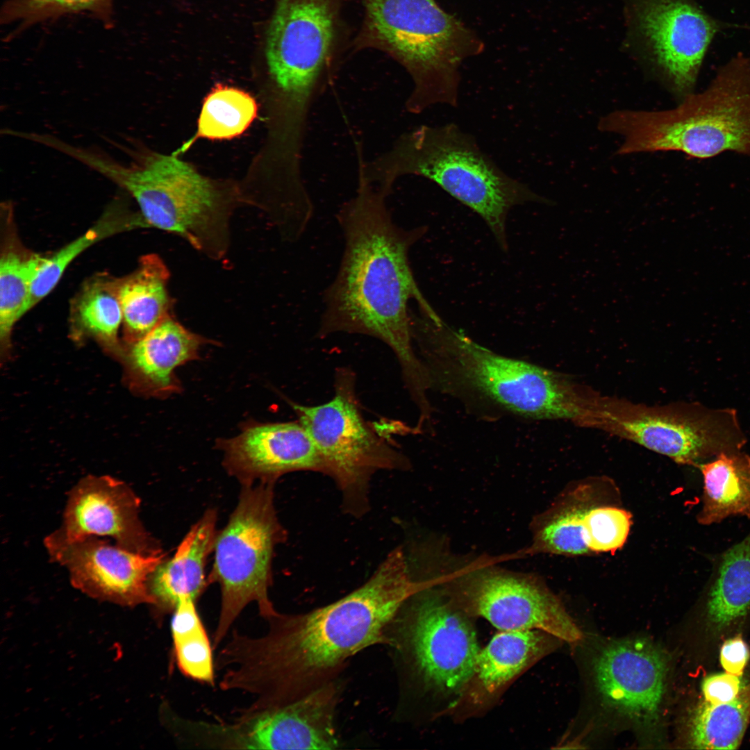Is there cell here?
I'll return each mask as SVG.
<instances>
[{"mask_svg": "<svg viewBox=\"0 0 750 750\" xmlns=\"http://www.w3.org/2000/svg\"><path fill=\"white\" fill-rule=\"evenodd\" d=\"M118 290L119 278L106 274L90 278L72 301L71 323L75 335L92 338L122 358L125 349L118 338L123 322Z\"/></svg>", "mask_w": 750, "mask_h": 750, "instance_id": "cell-28", "label": "cell"}, {"mask_svg": "<svg viewBox=\"0 0 750 750\" xmlns=\"http://www.w3.org/2000/svg\"><path fill=\"white\" fill-rule=\"evenodd\" d=\"M114 0H6L0 12V22L15 26L19 33L33 25L66 15L88 12L110 27Z\"/></svg>", "mask_w": 750, "mask_h": 750, "instance_id": "cell-32", "label": "cell"}, {"mask_svg": "<svg viewBox=\"0 0 750 750\" xmlns=\"http://www.w3.org/2000/svg\"><path fill=\"white\" fill-rule=\"evenodd\" d=\"M53 561L65 567L76 588L122 606L153 604L148 581L164 560L162 552L144 555L90 535L71 542L44 539Z\"/></svg>", "mask_w": 750, "mask_h": 750, "instance_id": "cell-15", "label": "cell"}, {"mask_svg": "<svg viewBox=\"0 0 750 750\" xmlns=\"http://www.w3.org/2000/svg\"><path fill=\"white\" fill-rule=\"evenodd\" d=\"M228 472L243 485L275 482L297 471L323 473L319 451L298 422H248L234 438L219 440Z\"/></svg>", "mask_w": 750, "mask_h": 750, "instance_id": "cell-18", "label": "cell"}, {"mask_svg": "<svg viewBox=\"0 0 750 750\" xmlns=\"http://www.w3.org/2000/svg\"><path fill=\"white\" fill-rule=\"evenodd\" d=\"M411 329L431 390L483 412L526 419L576 423L585 412L592 390L559 372L497 353L422 312Z\"/></svg>", "mask_w": 750, "mask_h": 750, "instance_id": "cell-3", "label": "cell"}, {"mask_svg": "<svg viewBox=\"0 0 750 750\" xmlns=\"http://www.w3.org/2000/svg\"><path fill=\"white\" fill-rule=\"evenodd\" d=\"M169 272L156 254L142 256L137 268L119 278L124 340L128 346L144 337L171 315Z\"/></svg>", "mask_w": 750, "mask_h": 750, "instance_id": "cell-23", "label": "cell"}, {"mask_svg": "<svg viewBox=\"0 0 750 750\" xmlns=\"http://www.w3.org/2000/svg\"><path fill=\"white\" fill-rule=\"evenodd\" d=\"M217 515L208 510L190 528L173 557L160 563L148 581L159 614L174 611L183 600L196 601L206 587L205 566L213 550Z\"/></svg>", "mask_w": 750, "mask_h": 750, "instance_id": "cell-22", "label": "cell"}, {"mask_svg": "<svg viewBox=\"0 0 750 750\" xmlns=\"http://www.w3.org/2000/svg\"><path fill=\"white\" fill-rule=\"evenodd\" d=\"M631 524V516L626 510L597 506L583 518V538L590 551H615L625 543Z\"/></svg>", "mask_w": 750, "mask_h": 750, "instance_id": "cell-33", "label": "cell"}, {"mask_svg": "<svg viewBox=\"0 0 750 750\" xmlns=\"http://www.w3.org/2000/svg\"><path fill=\"white\" fill-rule=\"evenodd\" d=\"M140 503L124 482L108 476H88L71 490L60 528L45 539L71 542L90 535L109 536L128 551L161 553L139 518Z\"/></svg>", "mask_w": 750, "mask_h": 750, "instance_id": "cell-16", "label": "cell"}, {"mask_svg": "<svg viewBox=\"0 0 750 750\" xmlns=\"http://www.w3.org/2000/svg\"><path fill=\"white\" fill-rule=\"evenodd\" d=\"M357 166L374 184L391 194L398 178L417 176L437 184L478 215L501 249L508 244L509 212L528 203H549L527 184L505 173L479 147L475 138L454 123L420 125L401 134L372 160L356 147Z\"/></svg>", "mask_w": 750, "mask_h": 750, "instance_id": "cell-4", "label": "cell"}, {"mask_svg": "<svg viewBox=\"0 0 750 750\" xmlns=\"http://www.w3.org/2000/svg\"><path fill=\"white\" fill-rule=\"evenodd\" d=\"M44 256L17 242L4 246L0 258V340L1 353L8 352L15 323L27 312L32 282Z\"/></svg>", "mask_w": 750, "mask_h": 750, "instance_id": "cell-29", "label": "cell"}, {"mask_svg": "<svg viewBox=\"0 0 750 750\" xmlns=\"http://www.w3.org/2000/svg\"><path fill=\"white\" fill-rule=\"evenodd\" d=\"M389 196L357 168L355 193L336 215L344 236L343 254L323 296L317 333L362 334L382 341L399 363L410 399L419 402L428 397L431 382L415 349L409 301L433 308L417 285L408 255L426 228L398 226L387 206Z\"/></svg>", "mask_w": 750, "mask_h": 750, "instance_id": "cell-2", "label": "cell"}, {"mask_svg": "<svg viewBox=\"0 0 750 750\" xmlns=\"http://www.w3.org/2000/svg\"><path fill=\"white\" fill-rule=\"evenodd\" d=\"M577 425L640 444L683 465L740 451L746 438L733 409L696 403L647 406L592 394Z\"/></svg>", "mask_w": 750, "mask_h": 750, "instance_id": "cell-11", "label": "cell"}, {"mask_svg": "<svg viewBox=\"0 0 750 750\" xmlns=\"http://www.w3.org/2000/svg\"><path fill=\"white\" fill-rule=\"evenodd\" d=\"M257 110L256 102L249 94L217 85L203 101L197 136L211 140L235 138L249 126Z\"/></svg>", "mask_w": 750, "mask_h": 750, "instance_id": "cell-31", "label": "cell"}, {"mask_svg": "<svg viewBox=\"0 0 750 750\" xmlns=\"http://www.w3.org/2000/svg\"><path fill=\"white\" fill-rule=\"evenodd\" d=\"M676 108L617 110L601 119V131L623 138L617 153L676 151L706 158L733 151L750 153V56L738 55L709 86Z\"/></svg>", "mask_w": 750, "mask_h": 750, "instance_id": "cell-6", "label": "cell"}, {"mask_svg": "<svg viewBox=\"0 0 750 750\" xmlns=\"http://www.w3.org/2000/svg\"><path fill=\"white\" fill-rule=\"evenodd\" d=\"M423 577L425 586L406 604L399 637L428 688L457 694L469 679L481 650L472 617Z\"/></svg>", "mask_w": 750, "mask_h": 750, "instance_id": "cell-13", "label": "cell"}, {"mask_svg": "<svg viewBox=\"0 0 750 750\" xmlns=\"http://www.w3.org/2000/svg\"><path fill=\"white\" fill-rule=\"evenodd\" d=\"M705 610L707 622L717 632L750 612V533L715 559Z\"/></svg>", "mask_w": 750, "mask_h": 750, "instance_id": "cell-25", "label": "cell"}, {"mask_svg": "<svg viewBox=\"0 0 750 750\" xmlns=\"http://www.w3.org/2000/svg\"><path fill=\"white\" fill-rule=\"evenodd\" d=\"M424 582L401 547L389 553L361 586L328 605L299 615L279 612L251 637L233 631L218 653L223 690L249 694L255 712L288 704L329 683L350 657L389 642L387 628Z\"/></svg>", "mask_w": 750, "mask_h": 750, "instance_id": "cell-1", "label": "cell"}, {"mask_svg": "<svg viewBox=\"0 0 750 750\" xmlns=\"http://www.w3.org/2000/svg\"><path fill=\"white\" fill-rule=\"evenodd\" d=\"M274 482L243 485L238 503L224 529L217 535L215 559L209 576L221 589V608L213 635L216 648L250 603L260 615L278 614L269 597L274 548L285 539L274 507Z\"/></svg>", "mask_w": 750, "mask_h": 750, "instance_id": "cell-10", "label": "cell"}, {"mask_svg": "<svg viewBox=\"0 0 750 750\" xmlns=\"http://www.w3.org/2000/svg\"><path fill=\"white\" fill-rule=\"evenodd\" d=\"M703 475L702 508L699 523L710 525L731 516L750 519V456L740 451L723 452L698 464Z\"/></svg>", "mask_w": 750, "mask_h": 750, "instance_id": "cell-26", "label": "cell"}, {"mask_svg": "<svg viewBox=\"0 0 750 750\" xmlns=\"http://www.w3.org/2000/svg\"><path fill=\"white\" fill-rule=\"evenodd\" d=\"M742 688L740 676L727 672L710 674L701 683L705 701L712 704L734 700Z\"/></svg>", "mask_w": 750, "mask_h": 750, "instance_id": "cell-35", "label": "cell"}, {"mask_svg": "<svg viewBox=\"0 0 750 750\" xmlns=\"http://www.w3.org/2000/svg\"><path fill=\"white\" fill-rule=\"evenodd\" d=\"M338 689L327 683L284 706L246 712L236 735L242 749H334Z\"/></svg>", "mask_w": 750, "mask_h": 750, "instance_id": "cell-19", "label": "cell"}, {"mask_svg": "<svg viewBox=\"0 0 750 750\" xmlns=\"http://www.w3.org/2000/svg\"><path fill=\"white\" fill-rule=\"evenodd\" d=\"M128 164L80 148L75 158L119 185L136 201L148 227L180 235L213 259L229 245L230 206L188 163L173 156L132 153Z\"/></svg>", "mask_w": 750, "mask_h": 750, "instance_id": "cell-7", "label": "cell"}, {"mask_svg": "<svg viewBox=\"0 0 750 750\" xmlns=\"http://www.w3.org/2000/svg\"><path fill=\"white\" fill-rule=\"evenodd\" d=\"M557 640L540 630L499 631L480 650L469 679L445 711L465 717L488 708L516 678L553 650Z\"/></svg>", "mask_w": 750, "mask_h": 750, "instance_id": "cell-20", "label": "cell"}, {"mask_svg": "<svg viewBox=\"0 0 750 750\" xmlns=\"http://www.w3.org/2000/svg\"><path fill=\"white\" fill-rule=\"evenodd\" d=\"M177 665L187 677L208 684L214 683L212 647L204 626L173 638Z\"/></svg>", "mask_w": 750, "mask_h": 750, "instance_id": "cell-34", "label": "cell"}, {"mask_svg": "<svg viewBox=\"0 0 750 750\" xmlns=\"http://www.w3.org/2000/svg\"><path fill=\"white\" fill-rule=\"evenodd\" d=\"M147 227L140 212L131 211L117 198L86 232L49 256H44L32 282L26 310L29 311L56 286L65 269L81 253L97 242L136 228Z\"/></svg>", "mask_w": 750, "mask_h": 750, "instance_id": "cell-27", "label": "cell"}, {"mask_svg": "<svg viewBox=\"0 0 750 750\" xmlns=\"http://www.w3.org/2000/svg\"><path fill=\"white\" fill-rule=\"evenodd\" d=\"M512 558L516 552L456 553L438 538L426 549L422 570L456 606L499 631L540 630L567 642L580 640L579 628L539 576L499 565Z\"/></svg>", "mask_w": 750, "mask_h": 750, "instance_id": "cell-8", "label": "cell"}, {"mask_svg": "<svg viewBox=\"0 0 750 750\" xmlns=\"http://www.w3.org/2000/svg\"><path fill=\"white\" fill-rule=\"evenodd\" d=\"M750 658L748 645L740 635L725 641L719 653L720 663L726 672L740 676Z\"/></svg>", "mask_w": 750, "mask_h": 750, "instance_id": "cell-36", "label": "cell"}, {"mask_svg": "<svg viewBox=\"0 0 750 750\" xmlns=\"http://www.w3.org/2000/svg\"><path fill=\"white\" fill-rule=\"evenodd\" d=\"M597 484L582 483L560 495L530 523L531 543L522 550L524 556L550 553L564 556L590 552L583 538L586 513L597 506Z\"/></svg>", "mask_w": 750, "mask_h": 750, "instance_id": "cell-24", "label": "cell"}, {"mask_svg": "<svg viewBox=\"0 0 750 750\" xmlns=\"http://www.w3.org/2000/svg\"><path fill=\"white\" fill-rule=\"evenodd\" d=\"M206 342L168 315L125 349L122 358L131 388L140 394L160 398L179 392L181 385L176 369L197 359Z\"/></svg>", "mask_w": 750, "mask_h": 750, "instance_id": "cell-21", "label": "cell"}, {"mask_svg": "<svg viewBox=\"0 0 750 750\" xmlns=\"http://www.w3.org/2000/svg\"><path fill=\"white\" fill-rule=\"evenodd\" d=\"M342 0H276L265 43L279 109L310 117L338 63Z\"/></svg>", "mask_w": 750, "mask_h": 750, "instance_id": "cell-9", "label": "cell"}, {"mask_svg": "<svg viewBox=\"0 0 750 750\" xmlns=\"http://www.w3.org/2000/svg\"><path fill=\"white\" fill-rule=\"evenodd\" d=\"M334 388L333 397L326 403L290 405L319 451L323 473L340 490L345 511L360 516L369 507L372 476L381 470H406L410 463L365 421L350 369L336 372Z\"/></svg>", "mask_w": 750, "mask_h": 750, "instance_id": "cell-12", "label": "cell"}, {"mask_svg": "<svg viewBox=\"0 0 750 750\" xmlns=\"http://www.w3.org/2000/svg\"><path fill=\"white\" fill-rule=\"evenodd\" d=\"M633 31L672 92L691 94L719 25L694 0H630Z\"/></svg>", "mask_w": 750, "mask_h": 750, "instance_id": "cell-14", "label": "cell"}, {"mask_svg": "<svg viewBox=\"0 0 750 750\" xmlns=\"http://www.w3.org/2000/svg\"><path fill=\"white\" fill-rule=\"evenodd\" d=\"M594 669L596 686L607 706L641 723L657 719L668 663L656 646L642 640L610 644L600 653Z\"/></svg>", "mask_w": 750, "mask_h": 750, "instance_id": "cell-17", "label": "cell"}, {"mask_svg": "<svg viewBox=\"0 0 750 750\" xmlns=\"http://www.w3.org/2000/svg\"><path fill=\"white\" fill-rule=\"evenodd\" d=\"M749 721L750 683L730 702H703L692 719L690 743L697 749H736Z\"/></svg>", "mask_w": 750, "mask_h": 750, "instance_id": "cell-30", "label": "cell"}, {"mask_svg": "<svg viewBox=\"0 0 750 750\" xmlns=\"http://www.w3.org/2000/svg\"><path fill=\"white\" fill-rule=\"evenodd\" d=\"M364 16L354 50L381 51L412 82L406 110L456 106L462 62L484 50L478 35L435 0H362Z\"/></svg>", "mask_w": 750, "mask_h": 750, "instance_id": "cell-5", "label": "cell"}]
</instances>
